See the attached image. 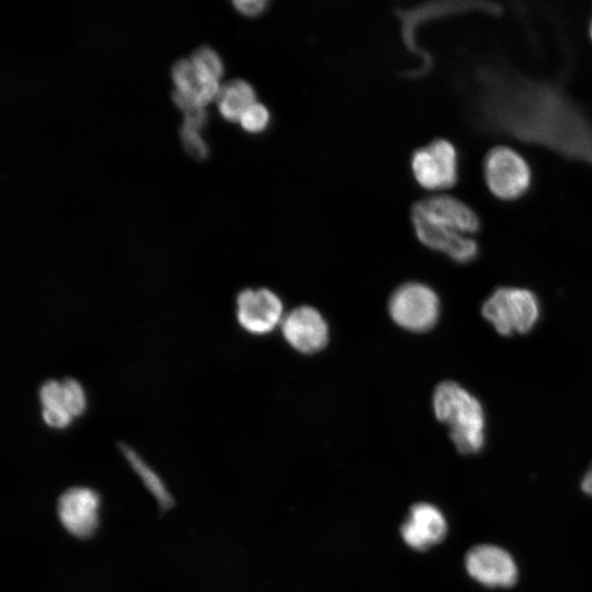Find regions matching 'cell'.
Wrapping results in <instances>:
<instances>
[{
  "instance_id": "cell-1",
  "label": "cell",
  "mask_w": 592,
  "mask_h": 592,
  "mask_svg": "<svg viewBox=\"0 0 592 592\" xmlns=\"http://www.w3.org/2000/svg\"><path fill=\"white\" fill-rule=\"evenodd\" d=\"M478 101L490 126L592 166V125L560 89L491 69L479 77Z\"/></svg>"
},
{
  "instance_id": "cell-2",
  "label": "cell",
  "mask_w": 592,
  "mask_h": 592,
  "mask_svg": "<svg viewBox=\"0 0 592 592\" xmlns=\"http://www.w3.org/2000/svg\"><path fill=\"white\" fill-rule=\"evenodd\" d=\"M433 409L439 421L449 425V436L458 452L474 454L485 443V412L479 400L454 382H443L434 390Z\"/></svg>"
},
{
  "instance_id": "cell-3",
  "label": "cell",
  "mask_w": 592,
  "mask_h": 592,
  "mask_svg": "<svg viewBox=\"0 0 592 592\" xmlns=\"http://www.w3.org/2000/svg\"><path fill=\"white\" fill-rule=\"evenodd\" d=\"M482 316L503 335L531 331L540 314L535 294L528 289L500 287L482 305Z\"/></svg>"
},
{
  "instance_id": "cell-4",
  "label": "cell",
  "mask_w": 592,
  "mask_h": 592,
  "mask_svg": "<svg viewBox=\"0 0 592 592\" xmlns=\"http://www.w3.org/2000/svg\"><path fill=\"white\" fill-rule=\"evenodd\" d=\"M482 171L489 191L502 201L522 197L532 183L528 163L523 156L508 146L491 148L483 158Z\"/></svg>"
},
{
  "instance_id": "cell-5",
  "label": "cell",
  "mask_w": 592,
  "mask_h": 592,
  "mask_svg": "<svg viewBox=\"0 0 592 592\" xmlns=\"http://www.w3.org/2000/svg\"><path fill=\"white\" fill-rule=\"evenodd\" d=\"M388 311L391 319L405 330L426 332L439 320L440 299L432 288L422 283H406L390 296Z\"/></svg>"
},
{
  "instance_id": "cell-6",
  "label": "cell",
  "mask_w": 592,
  "mask_h": 592,
  "mask_svg": "<svg viewBox=\"0 0 592 592\" xmlns=\"http://www.w3.org/2000/svg\"><path fill=\"white\" fill-rule=\"evenodd\" d=\"M411 170L417 183L425 190L449 189L458 179L457 150L447 139H434L413 151Z\"/></svg>"
},
{
  "instance_id": "cell-7",
  "label": "cell",
  "mask_w": 592,
  "mask_h": 592,
  "mask_svg": "<svg viewBox=\"0 0 592 592\" xmlns=\"http://www.w3.org/2000/svg\"><path fill=\"white\" fill-rule=\"evenodd\" d=\"M42 418L46 425L61 430L87 409V396L81 384L67 377L62 382L49 379L39 388Z\"/></svg>"
},
{
  "instance_id": "cell-8",
  "label": "cell",
  "mask_w": 592,
  "mask_h": 592,
  "mask_svg": "<svg viewBox=\"0 0 592 592\" xmlns=\"http://www.w3.org/2000/svg\"><path fill=\"white\" fill-rule=\"evenodd\" d=\"M468 574L487 587H511L517 579V567L512 556L501 547L481 544L465 557Z\"/></svg>"
},
{
  "instance_id": "cell-9",
  "label": "cell",
  "mask_w": 592,
  "mask_h": 592,
  "mask_svg": "<svg viewBox=\"0 0 592 592\" xmlns=\"http://www.w3.org/2000/svg\"><path fill=\"white\" fill-rule=\"evenodd\" d=\"M411 214L463 235L475 234L480 229L477 213L451 195H433L420 200L412 205Z\"/></svg>"
},
{
  "instance_id": "cell-10",
  "label": "cell",
  "mask_w": 592,
  "mask_h": 592,
  "mask_svg": "<svg viewBox=\"0 0 592 592\" xmlns=\"http://www.w3.org/2000/svg\"><path fill=\"white\" fill-rule=\"evenodd\" d=\"M100 497L88 487H72L58 500L57 512L62 526L78 538L92 536L99 525Z\"/></svg>"
},
{
  "instance_id": "cell-11",
  "label": "cell",
  "mask_w": 592,
  "mask_h": 592,
  "mask_svg": "<svg viewBox=\"0 0 592 592\" xmlns=\"http://www.w3.org/2000/svg\"><path fill=\"white\" fill-rule=\"evenodd\" d=\"M283 305L278 296L266 288H247L237 297V319L253 334H265L275 329L282 319Z\"/></svg>"
},
{
  "instance_id": "cell-12",
  "label": "cell",
  "mask_w": 592,
  "mask_h": 592,
  "mask_svg": "<svg viewBox=\"0 0 592 592\" xmlns=\"http://www.w3.org/2000/svg\"><path fill=\"white\" fill-rule=\"evenodd\" d=\"M282 332L288 344L304 354L325 349L329 341V329L321 314L312 307L293 309L282 320Z\"/></svg>"
},
{
  "instance_id": "cell-13",
  "label": "cell",
  "mask_w": 592,
  "mask_h": 592,
  "mask_svg": "<svg viewBox=\"0 0 592 592\" xmlns=\"http://www.w3.org/2000/svg\"><path fill=\"white\" fill-rule=\"evenodd\" d=\"M418 239L430 249L441 251L458 263H468L476 259L479 247L467 235L435 225L421 216L411 214Z\"/></svg>"
},
{
  "instance_id": "cell-14",
  "label": "cell",
  "mask_w": 592,
  "mask_h": 592,
  "mask_svg": "<svg viewBox=\"0 0 592 592\" xmlns=\"http://www.w3.org/2000/svg\"><path fill=\"white\" fill-rule=\"evenodd\" d=\"M446 532L447 523L443 513L430 503L411 506L409 516L400 528L405 543L417 550L439 544Z\"/></svg>"
},
{
  "instance_id": "cell-15",
  "label": "cell",
  "mask_w": 592,
  "mask_h": 592,
  "mask_svg": "<svg viewBox=\"0 0 592 592\" xmlns=\"http://www.w3.org/2000/svg\"><path fill=\"white\" fill-rule=\"evenodd\" d=\"M218 110L230 122L240 121L255 101L253 87L242 79H232L220 87L217 95Z\"/></svg>"
},
{
  "instance_id": "cell-16",
  "label": "cell",
  "mask_w": 592,
  "mask_h": 592,
  "mask_svg": "<svg viewBox=\"0 0 592 592\" xmlns=\"http://www.w3.org/2000/svg\"><path fill=\"white\" fill-rule=\"evenodd\" d=\"M119 449L145 487L155 497L160 509L164 511L171 509L174 500L160 476L129 445L121 443Z\"/></svg>"
},
{
  "instance_id": "cell-17",
  "label": "cell",
  "mask_w": 592,
  "mask_h": 592,
  "mask_svg": "<svg viewBox=\"0 0 592 592\" xmlns=\"http://www.w3.org/2000/svg\"><path fill=\"white\" fill-rule=\"evenodd\" d=\"M171 76L175 88L190 92L194 95L196 103L198 101L200 93H203L204 87L208 79L213 78L201 73L187 59L177 60L171 69ZM198 104V103H197Z\"/></svg>"
},
{
  "instance_id": "cell-18",
  "label": "cell",
  "mask_w": 592,
  "mask_h": 592,
  "mask_svg": "<svg viewBox=\"0 0 592 592\" xmlns=\"http://www.w3.org/2000/svg\"><path fill=\"white\" fill-rule=\"evenodd\" d=\"M190 60L201 73L216 79H219L223 76V61L218 54L208 46H200L196 48Z\"/></svg>"
},
{
  "instance_id": "cell-19",
  "label": "cell",
  "mask_w": 592,
  "mask_h": 592,
  "mask_svg": "<svg viewBox=\"0 0 592 592\" xmlns=\"http://www.w3.org/2000/svg\"><path fill=\"white\" fill-rule=\"evenodd\" d=\"M239 122L246 132L259 134L270 125L271 114L264 104L255 102L243 113Z\"/></svg>"
},
{
  "instance_id": "cell-20",
  "label": "cell",
  "mask_w": 592,
  "mask_h": 592,
  "mask_svg": "<svg viewBox=\"0 0 592 592\" xmlns=\"http://www.w3.org/2000/svg\"><path fill=\"white\" fill-rule=\"evenodd\" d=\"M180 137L185 151L192 158L203 160L207 157V145L204 143L197 130L182 125L180 128Z\"/></svg>"
},
{
  "instance_id": "cell-21",
  "label": "cell",
  "mask_w": 592,
  "mask_h": 592,
  "mask_svg": "<svg viewBox=\"0 0 592 592\" xmlns=\"http://www.w3.org/2000/svg\"><path fill=\"white\" fill-rule=\"evenodd\" d=\"M232 4L243 15L258 16L267 9L270 2L265 0H236Z\"/></svg>"
},
{
  "instance_id": "cell-22",
  "label": "cell",
  "mask_w": 592,
  "mask_h": 592,
  "mask_svg": "<svg viewBox=\"0 0 592 592\" xmlns=\"http://www.w3.org/2000/svg\"><path fill=\"white\" fill-rule=\"evenodd\" d=\"M184 123L183 125L198 130L203 127L206 122L207 115L204 106L193 105L185 110L184 112Z\"/></svg>"
},
{
  "instance_id": "cell-23",
  "label": "cell",
  "mask_w": 592,
  "mask_h": 592,
  "mask_svg": "<svg viewBox=\"0 0 592 592\" xmlns=\"http://www.w3.org/2000/svg\"><path fill=\"white\" fill-rule=\"evenodd\" d=\"M172 99L175 105L183 112L193 105H198L193 94L177 88L172 92Z\"/></svg>"
},
{
  "instance_id": "cell-24",
  "label": "cell",
  "mask_w": 592,
  "mask_h": 592,
  "mask_svg": "<svg viewBox=\"0 0 592 592\" xmlns=\"http://www.w3.org/2000/svg\"><path fill=\"white\" fill-rule=\"evenodd\" d=\"M581 488L585 493L592 496V466L585 473L581 482Z\"/></svg>"
},
{
  "instance_id": "cell-25",
  "label": "cell",
  "mask_w": 592,
  "mask_h": 592,
  "mask_svg": "<svg viewBox=\"0 0 592 592\" xmlns=\"http://www.w3.org/2000/svg\"><path fill=\"white\" fill-rule=\"evenodd\" d=\"M589 33H590V37L592 39V18H591V21H590Z\"/></svg>"
}]
</instances>
